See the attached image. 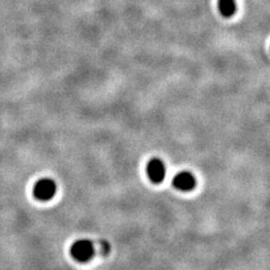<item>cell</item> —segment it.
I'll return each mask as SVG.
<instances>
[{
  "label": "cell",
  "instance_id": "6da1fadb",
  "mask_svg": "<svg viewBox=\"0 0 270 270\" xmlns=\"http://www.w3.org/2000/svg\"><path fill=\"white\" fill-rule=\"evenodd\" d=\"M71 255L78 261L85 262L88 261L94 254V247L90 240L79 239L75 241L71 246Z\"/></svg>",
  "mask_w": 270,
  "mask_h": 270
},
{
  "label": "cell",
  "instance_id": "7a4b0ae2",
  "mask_svg": "<svg viewBox=\"0 0 270 270\" xmlns=\"http://www.w3.org/2000/svg\"><path fill=\"white\" fill-rule=\"evenodd\" d=\"M56 193V184L52 179L43 178L37 181L34 186V195L39 200L47 201L53 198Z\"/></svg>",
  "mask_w": 270,
  "mask_h": 270
},
{
  "label": "cell",
  "instance_id": "3957f363",
  "mask_svg": "<svg viewBox=\"0 0 270 270\" xmlns=\"http://www.w3.org/2000/svg\"><path fill=\"white\" fill-rule=\"evenodd\" d=\"M174 187L181 191H189L194 188L196 180L192 173L188 171H181L173 178Z\"/></svg>",
  "mask_w": 270,
  "mask_h": 270
},
{
  "label": "cell",
  "instance_id": "277c9868",
  "mask_svg": "<svg viewBox=\"0 0 270 270\" xmlns=\"http://www.w3.org/2000/svg\"><path fill=\"white\" fill-rule=\"evenodd\" d=\"M147 174L152 182L155 183L161 182L165 176L164 163L158 158L151 159L147 164Z\"/></svg>",
  "mask_w": 270,
  "mask_h": 270
},
{
  "label": "cell",
  "instance_id": "5b68a950",
  "mask_svg": "<svg viewBox=\"0 0 270 270\" xmlns=\"http://www.w3.org/2000/svg\"><path fill=\"white\" fill-rule=\"evenodd\" d=\"M218 9L222 16L232 17L236 12L235 0H218Z\"/></svg>",
  "mask_w": 270,
  "mask_h": 270
},
{
  "label": "cell",
  "instance_id": "8992f818",
  "mask_svg": "<svg viewBox=\"0 0 270 270\" xmlns=\"http://www.w3.org/2000/svg\"><path fill=\"white\" fill-rule=\"evenodd\" d=\"M99 246H100V252L103 253V254H106V253H108L109 250H110V245H109V243H108L107 241H105V240H101V241L99 242Z\"/></svg>",
  "mask_w": 270,
  "mask_h": 270
}]
</instances>
